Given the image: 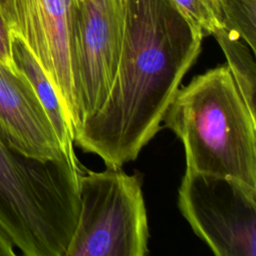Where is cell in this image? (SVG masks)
I'll return each instance as SVG.
<instances>
[{
	"label": "cell",
	"instance_id": "16",
	"mask_svg": "<svg viewBox=\"0 0 256 256\" xmlns=\"http://www.w3.org/2000/svg\"><path fill=\"white\" fill-rule=\"evenodd\" d=\"M77 2H78V0H72V3H73V5H75Z\"/></svg>",
	"mask_w": 256,
	"mask_h": 256
},
{
	"label": "cell",
	"instance_id": "12",
	"mask_svg": "<svg viewBox=\"0 0 256 256\" xmlns=\"http://www.w3.org/2000/svg\"><path fill=\"white\" fill-rule=\"evenodd\" d=\"M188 18L202 31L213 35L222 28L221 0H174Z\"/></svg>",
	"mask_w": 256,
	"mask_h": 256
},
{
	"label": "cell",
	"instance_id": "5",
	"mask_svg": "<svg viewBox=\"0 0 256 256\" xmlns=\"http://www.w3.org/2000/svg\"><path fill=\"white\" fill-rule=\"evenodd\" d=\"M178 207L217 256H256V188L231 177L186 170Z\"/></svg>",
	"mask_w": 256,
	"mask_h": 256
},
{
	"label": "cell",
	"instance_id": "11",
	"mask_svg": "<svg viewBox=\"0 0 256 256\" xmlns=\"http://www.w3.org/2000/svg\"><path fill=\"white\" fill-rule=\"evenodd\" d=\"M222 26L256 52V0H221Z\"/></svg>",
	"mask_w": 256,
	"mask_h": 256
},
{
	"label": "cell",
	"instance_id": "14",
	"mask_svg": "<svg viewBox=\"0 0 256 256\" xmlns=\"http://www.w3.org/2000/svg\"><path fill=\"white\" fill-rule=\"evenodd\" d=\"M15 255L14 245L8 235L0 227V256H13Z\"/></svg>",
	"mask_w": 256,
	"mask_h": 256
},
{
	"label": "cell",
	"instance_id": "15",
	"mask_svg": "<svg viewBox=\"0 0 256 256\" xmlns=\"http://www.w3.org/2000/svg\"><path fill=\"white\" fill-rule=\"evenodd\" d=\"M7 2H8V0H0V9H1V11L3 12V14H4V11H5ZM4 17H5V16H4Z\"/></svg>",
	"mask_w": 256,
	"mask_h": 256
},
{
	"label": "cell",
	"instance_id": "6",
	"mask_svg": "<svg viewBox=\"0 0 256 256\" xmlns=\"http://www.w3.org/2000/svg\"><path fill=\"white\" fill-rule=\"evenodd\" d=\"M121 45L117 0H78L73 5L70 64L77 125L105 102L116 76Z\"/></svg>",
	"mask_w": 256,
	"mask_h": 256
},
{
	"label": "cell",
	"instance_id": "1",
	"mask_svg": "<svg viewBox=\"0 0 256 256\" xmlns=\"http://www.w3.org/2000/svg\"><path fill=\"white\" fill-rule=\"evenodd\" d=\"M122 45L110 92L74 129V142L107 167L134 161L161 129L181 80L201 52L202 31L174 0H117Z\"/></svg>",
	"mask_w": 256,
	"mask_h": 256
},
{
	"label": "cell",
	"instance_id": "13",
	"mask_svg": "<svg viewBox=\"0 0 256 256\" xmlns=\"http://www.w3.org/2000/svg\"><path fill=\"white\" fill-rule=\"evenodd\" d=\"M0 61L13 64L11 58V32L0 9Z\"/></svg>",
	"mask_w": 256,
	"mask_h": 256
},
{
	"label": "cell",
	"instance_id": "9",
	"mask_svg": "<svg viewBox=\"0 0 256 256\" xmlns=\"http://www.w3.org/2000/svg\"><path fill=\"white\" fill-rule=\"evenodd\" d=\"M11 58L14 67L26 76L45 108L63 152L73 167L82 174L85 168L79 163L74 153V132L57 91L28 46L14 32H11Z\"/></svg>",
	"mask_w": 256,
	"mask_h": 256
},
{
	"label": "cell",
	"instance_id": "3",
	"mask_svg": "<svg viewBox=\"0 0 256 256\" xmlns=\"http://www.w3.org/2000/svg\"><path fill=\"white\" fill-rule=\"evenodd\" d=\"M79 172L66 155L27 157L0 134V227L26 256H65L80 212Z\"/></svg>",
	"mask_w": 256,
	"mask_h": 256
},
{
	"label": "cell",
	"instance_id": "7",
	"mask_svg": "<svg viewBox=\"0 0 256 256\" xmlns=\"http://www.w3.org/2000/svg\"><path fill=\"white\" fill-rule=\"evenodd\" d=\"M72 0H8L4 16L49 77L74 129L78 123L70 50Z\"/></svg>",
	"mask_w": 256,
	"mask_h": 256
},
{
	"label": "cell",
	"instance_id": "10",
	"mask_svg": "<svg viewBox=\"0 0 256 256\" xmlns=\"http://www.w3.org/2000/svg\"><path fill=\"white\" fill-rule=\"evenodd\" d=\"M216 38L227 59V66L238 86V89L251 113L255 116L256 96V64L255 52L236 34L218 29Z\"/></svg>",
	"mask_w": 256,
	"mask_h": 256
},
{
	"label": "cell",
	"instance_id": "4",
	"mask_svg": "<svg viewBox=\"0 0 256 256\" xmlns=\"http://www.w3.org/2000/svg\"><path fill=\"white\" fill-rule=\"evenodd\" d=\"M80 212L65 256H145L149 229L139 176L121 167L78 176Z\"/></svg>",
	"mask_w": 256,
	"mask_h": 256
},
{
	"label": "cell",
	"instance_id": "8",
	"mask_svg": "<svg viewBox=\"0 0 256 256\" xmlns=\"http://www.w3.org/2000/svg\"><path fill=\"white\" fill-rule=\"evenodd\" d=\"M0 134L17 152L39 160L66 155L53 124L26 76L0 61Z\"/></svg>",
	"mask_w": 256,
	"mask_h": 256
},
{
	"label": "cell",
	"instance_id": "2",
	"mask_svg": "<svg viewBox=\"0 0 256 256\" xmlns=\"http://www.w3.org/2000/svg\"><path fill=\"white\" fill-rule=\"evenodd\" d=\"M162 122L182 142L186 170L231 177L256 188V116L227 65L179 88Z\"/></svg>",
	"mask_w": 256,
	"mask_h": 256
}]
</instances>
